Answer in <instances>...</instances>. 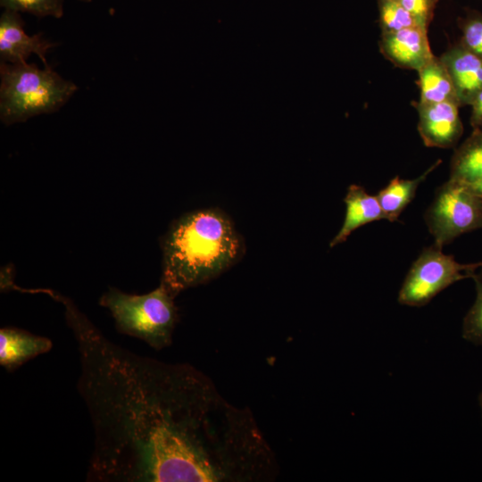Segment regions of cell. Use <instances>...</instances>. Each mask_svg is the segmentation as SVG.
I'll use <instances>...</instances> for the list:
<instances>
[{"label":"cell","instance_id":"obj_1","mask_svg":"<svg viewBox=\"0 0 482 482\" xmlns=\"http://www.w3.org/2000/svg\"><path fill=\"white\" fill-rule=\"evenodd\" d=\"M64 307L79 354L77 389L88 411L93 449L87 480L212 482L228 452V403L188 364L166 363L109 340L75 303Z\"/></svg>","mask_w":482,"mask_h":482},{"label":"cell","instance_id":"obj_2","mask_svg":"<svg viewBox=\"0 0 482 482\" xmlns=\"http://www.w3.org/2000/svg\"><path fill=\"white\" fill-rule=\"evenodd\" d=\"M161 285L176 297L218 277L242 257L245 245L231 220L209 208L176 220L162 239Z\"/></svg>","mask_w":482,"mask_h":482},{"label":"cell","instance_id":"obj_3","mask_svg":"<svg viewBox=\"0 0 482 482\" xmlns=\"http://www.w3.org/2000/svg\"><path fill=\"white\" fill-rule=\"evenodd\" d=\"M0 79V118L5 125L58 111L78 88L49 66L34 63L1 62Z\"/></svg>","mask_w":482,"mask_h":482},{"label":"cell","instance_id":"obj_4","mask_svg":"<svg viewBox=\"0 0 482 482\" xmlns=\"http://www.w3.org/2000/svg\"><path fill=\"white\" fill-rule=\"evenodd\" d=\"M174 296L162 286L144 295L127 294L110 287L99 299L108 309L117 329L137 337L155 350H162L172 342L178 320Z\"/></svg>","mask_w":482,"mask_h":482},{"label":"cell","instance_id":"obj_5","mask_svg":"<svg viewBox=\"0 0 482 482\" xmlns=\"http://www.w3.org/2000/svg\"><path fill=\"white\" fill-rule=\"evenodd\" d=\"M425 221L435 244L443 247L459 236L482 228V195L470 185L449 179L436 189Z\"/></svg>","mask_w":482,"mask_h":482},{"label":"cell","instance_id":"obj_6","mask_svg":"<svg viewBox=\"0 0 482 482\" xmlns=\"http://www.w3.org/2000/svg\"><path fill=\"white\" fill-rule=\"evenodd\" d=\"M442 246L433 244L423 249L412 263L398 295V302L408 306L427 304L438 293L453 283L471 278L482 262L462 264Z\"/></svg>","mask_w":482,"mask_h":482},{"label":"cell","instance_id":"obj_7","mask_svg":"<svg viewBox=\"0 0 482 482\" xmlns=\"http://www.w3.org/2000/svg\"><path fill=\"white\" fill-rule=\"evenodd\" d=\"M18 12L5 10L0 17V59L2 62L21 63L37 54L45 66L46 53L54 44L42 37V33L29 36Z\"/></svg>","mask_w":482,"mask_h":482},{"label":"cell","instance_id":"obj_8","mask_svg":"<svg viewBox=\"0 0 482 482\" xmlns=\"http://www.w3.org/2000/svg\"><path fill=\"white\" fill-rule=\"evenodd\" d=\"M459 105L453 102L418 104V130L426 146L450 148L463 132Z\"/></svg>","mask_w":482,"mask_h":482},{"label":"cell","instance_id":"obj_9","mask_svg":"<svg viewBox=\"0 0 482 482\" xmlns=\"http://www.w3.org/2000/svg\"><path fill=\"white\" fill-rule=\"evenodd\" d=\"M379 46L383 55L395 65L417 71L435 56L430 49L428 29L422 27L382 34Z\"/></svg>","mask_w":482,"mask_h":482},{"label":"cell","instance_id":"obj_10","mask_svg":"<svg viewBox=\"0 0 482 482\" xmlns=\"http://www.w3.org/2000/svg\"><path fill=\"white\" fill-rule=\"evenodd\" d=\"M440 58L452 78L460 106L470 105L482 90V57L459 44Z\"/></svg>","mask_w":482,"mask_h":482},{"label":"cell","instance_id":"obj_11","mask_svg":"<svg viewBox=\"0 0 482 482\" xmlns=\"http://www.w3.org/2000/svg\"><path fill=\"white\" fill-rule=\"evenodd\" d=\"M52 341L16 328L0 329V365L8 371L51 350Z\"/></svg>","mask_w":482,"mask_h":482},{"label":"cell","instance_id":"obj_12","mask_svg":"<svg viewBox=\"0 0 482 482\" xmlns=\"http://www.w3.org/2000/svg\"><path fill=\"white\" fill-rule=\"evenodd\" d=\"M344 202L346 208L345 220L340 230L330 241V247L345 242L360 227L385 219L377 196L369 194L363 187L351 185Z\"/></svg>","mask_w":482,"mask_h":482},{"label":"cell","instance_id":"obj_13","mask_svg":"<svg viewBox=\"0 0 482 482\" xmlns=\"http://www.w3.org/2000/svg\"><path fill=\"white\" fill-rule=\"evenodd\" d=\"M420 90L418 104L453 102L460 106L449 71L440 57L434 56L418 71Z\"/></svg>","mask_w":482,"mask_h":482},{"label":"cell","instance_id":"obj_14","mask_svg":"<svg viewBox=\"0 0 482 482\" xmlns=\"http://www.w3.org/2000/svg\"><path fill=\"white\" fill-rule=\"evenodd\" d=\"M441 162L436 161L423 174L413 179H404L396 176L377 194V198L385 216L390 222L395 221L407 205L413 200L418 187L428 174Z\"/></svg>","mask_w":482,"mask_h":482},{"label":"cell","instance_id":"obj_15","mask_svg":"<svg viewBox=\"0 0 482 482\" xmlns=\"http://www.w3.org/2000/svg\"><path fill=\"white\" fill-rule=\"evenodd\" d=\"M449 179L468 185L482 179V129H473V132L455 150L451 160Z\"/></svg>","mask_w":482,"mask_h":482},{"label":"cell","instance_id":"obj_16","mask_svg":"<svg viewBox=\"0 0 482 482\" xmlns=\"http://www.w3.org/2000/svg\"><path fill=\"white\" fill-rule=\"evenodd\" d=\"M378 4L382 34L412 27L426 28L413 14L395 0H378Z\"/></svg>","mask_w":482,"mask_h":482},{"label":"cell","instance_id":"obj_17","mask_svg":"<svg viewBox=\"0 0 482 482\" xmlns=\"http://www.w3.org/2000/svg\"><path fill=\"white\" fill-rule=\"evenodd\" d=\"M0 5L5 10L29 12L38 18L63 15V0H0Z\"/></svg>","mask_w":482,"mask_h":482},{"label":"cell","instance_id":"obj_18","mask_svg":"<svg viewBox=\"0 0 482 482\" xmlns=\"http://www.w3.org/2000/svg\"><path fill=\"white\" fill-rule=\"evenodd\" d=\"M475 272L471 278L476 286V299L463 319L462 337L472 344L482 345V279Z\"/></svg>","mask_w":482,"mask_h":482},{"label":"cell","instance_id":"obj_19","mask_svg":"<svg viewBox=\"0 0 482 482\" xmlns=\"http://www.w3.org/2000/svg\"><path fill=\"white\" fill-rule=\"evenodd\" d=\"M462 37L461 45L482 57V14L468 16L461 24Z\"/></svg>","mask_w":482,"mask_h":482},{"label":"cell","instance_id":"obj_20","mask_svg":"<svg viewBox=\"0 0 482 482\" xmlns=\"http://www.w3.org/2000/svg\"><path fill=\"white\" fill-rule=\"evenodd\" d=\"M408 12L413 14L419 21L426 28H428L431 21L436 3L439 0H395Z\"/></svg>","mask_w":482,"mask_h":482},{"label":"cell","instance_id":"obj_21","mask_svg":"<svg viewBox=\"0 0 482 482\" xmlns=\"http://www.w3.org/2000/svg\"><path fill=\"white\" fill-rule=\"evenodd\" d=\"M471 106L470 122L473 129L482 123V90L474 98Z\"/></svg>","mask_w":482,"mask_h":482},{"label":"cell","instance_id":"obj_22","mask_svg":"<svg viewBox=\"0 0 482 482\" xmlns=\"http://www.w3.org/2000/svg\"><path fill=\"white\" fill-rule=\"evenodd\" d=\"M471 188L479 195H482V179L470 185Z\"/></svg>","mask_w":482,"mask_h":482},{"label":"cell","instance_id":"obj_23","mask_svg":"<svg viewBox=\"0 0 482 482\" xmlns=\"http://www.w3.org/2000/svg\"><path fill=\"white\" fill-rule=\"evenodd\" d=\"M480 270L478 273H476L475 272V275L479 278L480 279H482V265L478 268Z\"/></svg>","mask_w":482,"mask_h":482},{"label":"cell","instance_id":"obj_24","mask_svg":"<svg viewBox=\"0 0 482 482\" xmlns=\"http://www.w3.org/2000/svg\"><path fill=\"white\" fill-rule=\"evenodd\" d=\"M478 403H479L481 411H482V392L480 393V395L478 396Z\"/></svg>","mask_w":482,"mask_h":482},{"label":"cell","instance_id":"obj_25","mask_svg":"<svg viewBox=\"0 0 482 482\" xmlns=\"http://www.w3.org/2000/svg\"><path fill=\"white\" fill-rule=\"evenodd\" d=\"M475 129H482V123L478 128H475Z\"/></svg>","mask_w":482,"mask_h":482},{"label":"cell","instance_id":"obj_26","mask_svg":"<svg viewBox=\"0 0 482 482\" xmlns=\"http://www.w3.org/2000/svg\"><path fill=\"white\" fill-rule=\"evenodd\" d=\"M80 1H83V2H90L92 0H80Z\"/></svg>","mask_w":482,"mask_h":482}]
</instances>
